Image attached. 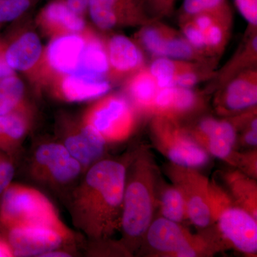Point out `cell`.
Masks as SVG:
<instances>
[{
  "label": "cell",
  "mask_w": 257,
  "mask_h": 257,
  "mask_svg": "<svg viewBox=\"0 0 257 257\" xmlns=\"http://www.w3.org/2000/svg\"><path fill=\"white\" fill-rule=\"evenodd\" d=\"M126 172L118 161L100 160L89 167L74 191L72 219L88 237L103 241L121 227Z\"/></svg>",
  "instance_id": "1"
},
{
  "label": "cell",
  "mask_w": 257,
  "mask_h": 257,
  "mask_svg": "<svg viewBox=\"0 0 257 257\" xmlns=\"http://www.w3.org/2000/svg\"><path fill=\"white\" fill-rule=\"evenodd\" d=\"M157 169L147 151L135 157L126 172L121 227L126 242L145 238L156 207Z\"/></svg>",
  "instance_id": "2"
},
{
  "label": "cell",
  "mask_w": 257,
  "mask_h": 257,
  "mask_svg": "<svg viewBox=\"0 0 257 257\" xmlns=\"http://www.w3.org/2000/svg\"><path fill=\"white\" fill-rule=\"evenodd\" d=\"M44 226L72 236L52 202L35 188L10 184L1 194L0 226L6 230L16 226Z\"/></svg>",
  "instance_id": "3"
},
{
  "label": "cell",
  "mask_w": 257,
  "mask_h": 257,
  "mask_svg": "<svg viewBox=\"0 0 257 257\" xmlns=\"http://www.w3.org/2000/svg\"><path fill=\"white\" fill-rule=\"evenodd\" d=\"M145 237L152 251L163 256H211L221 248L216 236L193 234L164 217L152 221Z\"/></svg>",
  "instance_id": "4"
},
{
  "label": "cell",
  "mask_w": 257,
  "mask_h": 257,
  "mask_svg": "<svg viewBox=\"0 0 257 257\" xmlns=\"http://www.w3.org/2000/svg\"><path fill=\"white\" fill-rule=\"evenodd\" d=\"M211 210L221 237L241 252L256 254V219L243 208L233 205L231 198L213 184Z\"/></svg>",
  "instance_id": "5"
},
{
  "label": "cell",
  "mask_w": 257,
  "mask_h": 257,
  "mask_svg": "<svg viewBox=\"0 0 257 257\" xmlns=\"http://www.w3.org/2000/svg\"><path fill=\"white\" fill-rule=\"evenodd\" d=\"M25 18L12 23L13 28L3 37L5 59L10 68L23 74L40 90L45 48L40 35Z\"/></svg>",
  "instance_id": "6"
},
{
  "label": "cell",
  "mask_w": 257,
  "mask_h": 257,
  "mask_svg": "<svg viewBox=\"0 0 257 257\" xmlns=\"http://www.w3.org/2000/svg\"><path fill=\"white\" fill-rule=\"evenodd\" d=\"M97 132L106 144L124 141L136 126V112L130 101L119 94L99 98L87 108L81 119Z\"/></svg>",
  "instance_id": "7"
},
{
  "label": "cell",
  "mask_w": 257,
  "mask_h": 257,
  "mask_svg": "<svg viewBox=\"0 0 257 257\" xmlns=\"http://www.w3.org/2000/svg\"><path fill=\"white\" fill-rule=\"evenodd\" d=\"M155 145L171 163L197 169L209 162L208 152L190 134L181 128L177 120L155 115L152 124Z\"/></svg>",
  "instance_id": "8"
},
{
  "label": "cell",
  "mask_w": 257,
  "mask_h": 257,
  "mask_svg": "<svg viewBox=\"0 0 257 257\" xmlns=\"http://www.w3.org/2000/svg\"><path fill=\"white\" fill-rule=\"evenodd\" d=\"M167 175L182 194L187 217L192 224L206 228L213 224L212 184L194 168L171 163Z\"/></svg>",
  "instance_id": "9"
},
{
  "label": "cell",
  "mask_w": 257,
  "mask_h": 257,
  "mask_svg": "<svg viewBox=\"0 0 257 257\" xmlns=\"http://www.w3.org/2000/svg\"><path fill=\"white\" fill-rule=\"evenodd\" d=\"M88 28L81 33L51 39L44 50L41 90L52 77L78 72L87 43Z\"/></svg>",
  "instance_id": "10"
},
{
  "label": "cell",
  "mask_w": 257,
  "mask_h": 257,
  "mask_svg": "<svg viewBox=\"0 0 257 257\" xmlns=\"http://www.w3.org/2000/svg\"><path fill=\"white\" fill-rule=\"evenodd\" d=\"M87 14L94 26L102 31L154 21L144 0H89Z\"/></svg>",
  "instance_id": "11"
},
{
  "label": "cell",
  "mask_w": 257,
  "mask_h": 257,
  "mask_svg": "<svg viewBox=\"0 0 257 257\" xmlns=\"http://www.w3.org/2000/svg\"><path fill=\"white\" fill-rule=\"evenodd\" d=\"M32 168L37 178L57 185L71 183L83 170L78 161L58 143L40 145L34 155Z\"/></svg>",
  "instance_id": "12"
},
{
  "label": "cell",
  "mask_w": 257,
  "mask_h": 257,
  "mask_svg": "<svg viewBox=\"0 0 257 257\" xmlns=\"http://www.w3.org/2000/svg\"><path fill=\"white\" fill-rule=\"evenodd\" d=\"M147 24L139 32L138 38L142 45L152 55L174 60L206 62L201 55L179 33L163 25Z\"/></svg>",
  "instance_id": "13"
},
{
  "label": "cell",
  "mask_w": 257,
  "mask_h": 257,
  "mask_svg": "<svg viewBox=\"0 0 257 257\" xmlns=\"http://www.w3.org/2000/svg\"><path fill=\"white\" fill-rule=\"evenodd\" d=\"M5 231L15 256H41L52 250L59 249L72 237L44 226H16Z\"/></svg>",
  "instance_id": "14"
},
{
  "label": "cell",
  "mask_w": 257,
  "mask_h": 257,
  "mask_svg": "<svg viewBox=\"0 0 257 257\" xmlns=\"http://www.w3.org/2000/svg\"><path fill=\"white\" fill-rule=\"evenodd\" d=\"M63 143L71 156L82 165L83 170L89 169L104 154L106 143L97 132L80 120L67 119L62 124Z\"/></svg>",
  "instance_id": "15"
},
{
  "label": "cell",
  "mask_w": 257,
  "mask_h": 257,
  "mask_svg": "<svg viewBox=\"0 0 257 257\" xmlns=\"http://www.w3.org/2000/svg\"><path fill=\"white\" fill-rule=\"evenodd\" d=\"M111 87L108 79L72 74L52 77L45 88H48L54 96L61 100L82 102L99 99L107 94Z\"/></svg>",
  "instance_id": "16"
},
{
  "label": "cell",
  "mask_w": 257,
  "mask_h": 257,
  "mask_svg": "<svg viewBox=\"0 0 257 257\" xmlns=\"http://www.w3.org/2000/svg\"><path fill=\"white\" fill-rule=\"evenodd\" d=\"M190 135L213 156L226 160L231 156L236 140V130L232 123L226 120L206 117L199 121Z\"/></svg>",
  "instance_id": "17"
},
{
  "label": "cell",
  "mask_w": 257,
  "mask_h": 257,
  "mask_svg": "<svg viewBox=\"0 0 257 257\" xmlns=\"http://www.w3.org/2000/svg\"><path fill=\"white\" fill-rule=\"evenodd\" d=\"M35 25L50 40L81 33L88 28L84 17L72 13L64 0H52L43 7L35 18Z\"/></svg>",
  "instance_id": "18"
},
{
  "label": "cell",
  "mask_w": 257,
  "mask_h": 257,
  "mask_svg": "<svg viewBox=\"0 0 257 257\" xmlns=\"http://www.w3.org/2000/svg\"><path fill=\"white\" fill-rule=\"evenodd\" d=\"M109 61L107 78H128L144 67V56L138 45L122 35H114L104 41Z\"/></svg>",
  "instance_id": "19"
},
{
  "label": "cell",
  "mask_w": 257,
  "mask_h": 257,
  "mask_svg": "<svg viewBox=\"0 0 257 257\" xmlns=\"http://www.w3.org/2000/svg\"><path fill=\"white\" fill-rule=\"evenodd\" d=\"M257 72L256 69L243 71L226 84L217 99L220 112L232 113L256 105Z\"/></svg>",
  "instance_id": "20"
},
{
  "label": "cell",
  "mask_w": 257,
  "mask_h": 257,
  "mask_svg": "<svg viewBox=\"0 0 257 257\" xmlns=\"http://www.w3.org/2000/svg\"><path fill=\"white\" fill-rule=\"evenodd\" d=\"M200 104V97L192 88L172 86L159 90L153 114L177 120L197 111Z\"/></svg>",
  "instance_id": "21"
},
{
  "label": "cell",
  "mask_w": 257,
  "mask_h": 257,
  "mask_svg": "<svg viewBox=\"0 0 257 257\" xmlns=\"http://www.w3.org/2000/svg\"><path fill=\"white\" fill-rule=\"evenodd\" d=\"M126 79L125 92L134 109L153 114L155 99L160 88L150 69L143 67Z\"/></svg>",
  "instance_id": "22"
},
{
  "label": "cell",
  "mask_w": 257,
  "mask_h": 257,
  "mask_svg": "<svg viewBox=\"0 0 257 257\" xmlns=\"http://www.w3.org/2000/svg\"><path fill=\"white\" fill-rule=\"evenodd\" d=\"M31 121L29 106L0 116V151L10 154L18 148L28 135Z\"/></svg>",
  "instance_id": "23"
},
{
  "label": "cell",
  "mask_w": 257,
  "mask_h": 257,
  "mask_svg": "<svg viewBox=\"0 0 257 257\" xmlns=\"http://www.w3.org/2000/svg\"><path fill=\"white\" fill-rule=\"evenodd\" d=\"M109 65L104 40L88 28L87 43L77 74L96 79H107Z\"/></svg>",
  "instance_id": "24"
},
{
  "label": "cell",
  "mask_w": 257,
  "mask_h": 257,
  "mask_svg": "<svg viewBox=\"0 0 257 257\" xmlns=\"http://www.w3.org/2000/svg\"><path fill=\"white\" fill-rule=\"evenodd\" d=\"M25 83L16 74L0 80V116L28 106L25 101Z\"/></svg>",
  "instance_id": "25"
},
{
  "label": "cell",
  "mask_w": 257,
  "mask_h": 257,
  "mask_svg": "<svg viewBox=\"0 0 257 257\" xmlns=\"http://www.w3.org/2000/svg\"><path fill=\"white\" fill-rule=\"evenodd\" d=\"M226 181L239 207L247 211L257 219L256 184L254 181L239 172L229 174Z\"/></svg>",
  "instance_id": "26"
},
{
  "label": "cell",
  "mask_w": 257,
  "mask_h": 257,
  "mask_svg": "<svg viewBox=\"0 0 257 257\" xmlns=\"http://www.w3.org/2000/svg\"><path fill=\"white\" fill-rule=\"evenodd\" d=\"M189 61L174 60L158 57L150 66V69L160 89L175 86V79L179 74L190 67Z\"/></svg>",
  "instance_id": "27"
},
{
  "label": "cell",
  "mask_w": 257,
  "mask_h": 257,
  "mask_svg": "<svg viewBox=\"0 0 257 257\" xmlns=\"http://www.w3.org/2000/svg\"><path fill=\"white\" fill-rule=\"evenodd\" d=\"M160 204L162 217L179 224L188 219L183 197L175 186H167L162 189Z\"/></svg>",
  "instance_id": "28"
},
{
  "label": "cell",
  "mask_w": 257,
  "mask_h": 257,
  "mask_svg": "<svg viewBox=\"0 0 257 257\" xmlns=\"http://www.w3.org/2000/svg\"><path fill=\"white\" fill-rule=\"evenodd\" d=\"M40 0H0V28L25 18Z\"/></svg>",
  "instance_id": "29"
},
{
  "label": "cell",
  "mask_w": 257,
  "mask_h": 257,
  "mask_svg": "<svg viewBox=\"0 0 257 257\" xmlns=\"http://www.w3.org/2000/svg\"><path fill=\"white\" fill-rule=\"evenodd\" d=\"M228 8L230 6L227 0H184L181 15L192 16Z\"/></svg>",
  "instance_id": "30"
},
{
  "label": "cell",
  "mask_w": 257,
  "mask_h": 257,
  "mask_svg": "<svg viewBox=\"0 0 257 257\" xmlns=\"http://www.w3.org/2000/svg\"><path fill=\"white\" fill-rule=\"evenodd\" d=\"M0 151V196L12 184L15 176V167L11 161Z\"/></svg>",
  "instance_id": "31"
},
{
  "label": "cell",
  "mask_w": 257,
  "mask_h": 257,
  "mask_svg": "<svg viewBox=\"0 0 257 257\" xmlns=\"http://www.w3.org/2000/svg\"><path fill=\"white\" fill-rule=\"evenodd\" d=\"M177 0H144L148 13L150 12L157 16L170 15L173 12Z\"/></svg>",
  "instance_id": "32"
},
{
  "label": "cell",
  "mask_w": 257,
  "mask_h": 257,
  "mask_svg": "<svg viewBox=\"0 0 257 257\" xmlns=\"http://www.w3.org/2000/svg\"><path fill=\"white\" fill-rule=\"evenodd\" d=\"M234 3L243 18L253 27H256L257 0H234Z\"/></svg>",
  "instance_id": "33"
},
{
  "label": "cell",
  "mask_w": 257,
  "mask_h": 257,
  "mask_svg": "<svg viewBox=\"0 0 257 257\" xmlns=\"http://www.w3.org/2000/svg\"><path fill=\"white\" fill-rule=\"evenodd\" d=\"M243 142L249 146H256L257 145V119L256 115L248 121V127L243 135Z\"/></svg>",
  "instance_id": "34"
},
{
  "label": "cell",
  "mask_w": 257,
  "mask_h": 257,
  "mask_svg": "<svg viewBox=\"0 0 257 257\" xmlns=\"http://www.w3.org/2000/svg\"><path fill=\"white\" fill-rule=\"evenodd\" d=\"M64 2L74 14L84 18L87 14L89 0H64Z\"/></svg>",
  "instance_id": "35"
},
{
  "label": "cell",
  "mask_w": 257,
  "mask_h": 257,
  "mask_svg": "<svg viewBox=\"0 0 257 257\" xmlns=\"http://www.w3.org/2000/svg\"><path fill=\"white\" fill-rule=\"evenodd\" d=\"M14 74H16V72L10 68V66L7 63L6 59H5L4 41H3V37L0 35V80Z\"/></svg>",
  "instance_id": "36"
},
{
  "label": "cell",
  "mask_w": 257,
  "mask_h": 257,
  "mask_svg": "<svg viewBox=\"0 0 257 257\" xmlns=\"http://www.w3.org/2000/svg\"><path fill=\"white\" fill-rule=\"evenodd\" d=\"M15 256L14 251L6 236L0 235V257Z\"/></svg>",
  "instance_id": "37"
},
{
  "label": "cell",
  "mask_w": 257,
  "mask_h": 257,
  "mask_svg": "<svg viewBox=\"0 0 257 257\" xmlns=\"http://www.w3.org/2000/svg\"><path fill=\"white\" fill-rule=\"evenodd\" d=\"M70 256V253L65 251H62L60 248H59V249L52 250L44 253L41 257H69Z\"/></svg>",
  "instance_id": "38"
}]
</instances>
